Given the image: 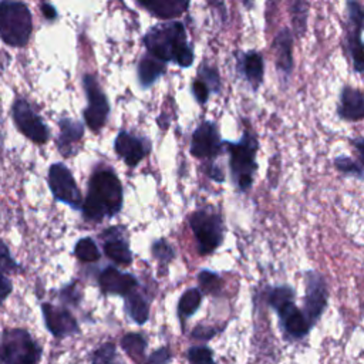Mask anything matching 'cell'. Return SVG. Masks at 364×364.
I'll return each instance as SVG.
<instances>
[{"label":"cell","mask_w":364,"mask_h":364,"mask_svg":"<svg viewBox=\"0 0 364 364\" xmlns=\"http://www.w3.org/2000/svg\"><path fill=\"white\" fill-rule=\"evenodd\" d=\"M148 54L168 63L173 61L179 67H189L193 63V50L188 43L185 26L181 21L161 23L151 27L144 36Z\"/></svg>","instance_id":"cell-2"},{"label":"cell","mask_w":364,"mask_h":364,"mask_svg":"<svg viewBox=\"0 0 364 364\" xmlns=\"http://www.w3.org/2000/svg\"><path fill=\"white\" fill-rule=\"evenodd\" d=\"M191 229L196 237L198 250L200 255L212 253L223 240V222L222 218L210 210L202 208L189 216Z\"/></svg>","instance_id":"cell-7"},{"label":"cell","mask_w":364,"mask_h":364,"mask_svg":"<svg viewBox=\"0 0 364 364\" xmlns=\"http://www.w3.org/2000/svg\"><path fill=\"white\" fill-rule=\"evenodd\" d=\"M202 301V293L199 289H188L179 299L178 303V314L182 320H186L188 317H191L198 307L200 306Z\"/></svg>","instance_id":"cell-25"},{"label":"cell","mask_w":364,"mask_h":364,"mask_svg":"<svg viewBox=\"0 0 364 364\" xmlns=\"http://www.w3.org/2000/svg\"><path fill=\"white\" fill-rule=\"evenodd\" d=\"M334 166L340 173L346 176H353L358 179L364 178V164L361 161H354L350 156L341 155L334 158Z\"/></svg>","instance_id":"cell-27"},{"label":"cell","mask_w":364,"mask_h":364,"mask_svg":"<svg viewBox=\"0 0 364 364\" xmlns=\"http://www.w3.org/2000/svg\"><path fill=\"white\" fill-rule=\"evenodd\" d=\"M1 274H6L7 272H14V270H21L20 264L10 256L9 249L4 243H1Z\"/></svg>","instance_id":"cell-36"},{"label":"cell","mask_w":364,"mask_h":364,"mask_svg":"<svg viewBox=\"0 0 364 364\" xmlns=\"http://www.w3.org/2000/svg\"><path fill=\"white\" fill-rule=\"evenodd\" d=\"M307 14H309V4L306 1H293L290 6V16L293 30L297 37H301L307 28Z\"/></svg>","instance_id":"cell-26"},{"label":"cell","mask_w":364,"mask_h":364,"mask_svg":"<svg viewBox=\"0 0 364 364\" xmlns=\"http://www.w3.org/2000/svg\"><path fill=\"white\" fill-rule=\"evenodd\" d=\"M40 344L24 328H6L1 336V364H37Z\"/></svg>","instance_id":"cell-6"},{"label":"cell","mask_w":364,"mask_h":364,"mask_svg":"<svg viewBox=\"0 0 364 364\" xmlns=\"http://www.w3.org/2000/svg\"><path fill=\"white\" fill-rule=\"evenodd\" d=\"M199 78H202L212 91L218 92L219 88H220V81H219V74L218 71L213 68V67H208L206 64L200 67L199 70Z\"/></svg>","instance_id":"cell-34"},{"label":"cell","mask_w":364,"mask_h":364,"mask_svg":"<svg viewBox=\"0 0 364 364\" xmlns=\"http://www.w3.org/2000/svg\"><path fill=\"white\" fill-rule=\"evenodd\" d=\"M101 237L104 239L102 249L108 259L118 264H131L132 253L129 250L128 242L122 237V226H111L101 233Z\"/></svg>","instance_id":"cell-16"},{"label":"cell","mask_w":364,"mask_h":364,"mask_svg":"<svg viewBox=\"0 0 364 364\" xmlns=\"http://www.w3.org/2000/svg\"><path fill=\"white\" fill-rule=\"evenodd\" d=\"M188 361L189 364H216L213 360L212 350L206 346H195L188 350Z\"/></svg>","instance_id":"cell-31"},{"label":"cell","mask_w":364,"mask_h":364,"mask_svg":"<svg viewBox=\"0 0 364 364\" xmlns=\"http://www.w3.org/2000/svg\"><path fill=\"white\" fill-rule=\"evenodd\" d=\"M82 87L88 100V105L82 112L85 124L91 131H98L105 125L109 114L107 95L102 92L95 77L91 74H85L82 77Z\"/></svg>","instance_id":"cell-10"},{"label":"cell","mask_w":364,"mask_h":364,"mask_svg":"<svg viewBox=\"0 0 364 364\" xmlns=\"http://www.w3.org/2000/svg\"><path fill=\"white\" fill-rule=\"evenodd\" d=\"M125 311L136 324H144L149 316L148 303L136 290L125 297Z\"/></svg>","instance_id":"cell-24"},{"label":"cell","mask_w":364,"mask_h":364,"mask_svg":"<svg viewBox=\"0 0 364 364\" xmlns=\"http://www.w3.org/2000/svg\"><path fill=\"white\" fill-rule=\"evenodd\" d=\"M273 51L277 71L283 75V78H289L293 71V36L291 31L284 27L282 28L274 40H273Z\"/></svg>","instance_id":"cell-18"},{"label":"cell","mask_w":364,"mask_h":364,"mask_svg":"<svg viewBox=\"0 0 364 364\" xmlns=\"http://www.w3.org/2000/svg\"><path fill=\"white\" fill-rule=\"evenodd\" d=\"M237 70L256 91L260 82L263 81V74H264L263 55L255 50L242 53L240 57H237Z\"/></svg>","instance_id":"cell-21"},{"label":"cell","mask_w":364,"mask_h":364,"mask_svg":"<svg viewBox=\"0 0 364 364\" xmlns=\"http://www.w3.org/2000/svg\"><path fill=\"white\" fill-rule=\"evenodd\" d=\"M327 284L326 279L318 272L306 273V296L303 313L311 323V326L320 318L327 304Z\"/></svg>","instance_id":"cell-12"},{"label":"cell","mask_w":364,"mask_h":364,"mask_svg":"<svg viewBox=\"0 0 364 364\" xmlns=\"http://www.w3.org/2000/svg\"><path fill=\"white\" fill-rule=\"evenodd\" d=\"M74 255L81 262H95L101 257V252L98 250L95 242L91 237H81L74 246Z\"/></svg>","instance_id":"cell-28"},{"label":"cell","mask_w":364,"mask_h":364,"mask_svg":"<svg viewBox=\"0 0 364 364\" xmlns=\"http://www.w3.org/2000/svg\"><path fill=\"white\" fill-rule=\"evenodd\" d=\"M205 172H206V175H208L209 178H212V179L216 181V182H223V179H225L223 172H222L220 168L216 166V165H209Z\"/></svg>","instance_id":"cell-38"},{"label":"cell","mask_w":364,"mask_h":364,"mask_svg":"<svg viewBox=\"0 0 364 364\" xmlns=\"http://www.w3.org/2000/svg\"><path fill=\"white\" fill-rule=\"evenodd\" d=\"M353 145L357 151V154L360 155V161L364 164V138L363 136H357L353 139Z\"/></svg>","instance_id":"cell-40"},{"label":"cell","mask_w":364,"mask_h":364,"mask_svg":"<svg viewBox=\"0 0 364 364\" xmlns=\"http://www.w3.org/2000/svg\"><path fill=\"white\" fill-rule=\"evenodd\" d=\"M33 31L31 13L21 1L0 3V37L11 47H24Z\"/></svg>","instance_id":"cell-4"},{"label":"cell","mask_w":364,"mask_h":364,"mask_svg":"<svg viewBox=\"0 0 364 364\" xmlns=\"http://www.w3.org/2000/svg\"><path fill=\"white\" fill-rule=\"evenodd\" d=\"M124 202L122 185L115 172L108 168L97 169L88 182V193L82 205V216L90 222H101L117 215Z\"/></svg>","instance_id":"cell-1"},{"label":"cell","mask_w":364,"mask_h":364,"mask_svg":"<svg viewBox=\"0 0 364 364\" xmlns=\"http://www.w3.org/2000/svg\"><path fill=\"white\" fill-rule=\"evenodd\" d=\"M165 68H166V63H164V61L155 58V57L151 55V54L144 55V57L139 60L138 68H136L139 84H141L144 88L151 87V85L165 73Z\"/></svg>","instance_id":"cell-23"},{"label":"cell","mask_w":364,"mask_h":364,"mask_svg":"<svg viewBox=\"0 0 364 364\" xmlns=\"http://www.w3.org/2000/svg\"><path fill=\"white\" fill-rule=\"evenodd\" d=\"M269 304L279 314L283 330L293 338L304 337L311 323L306 314L294 304V291L289 286H279L270 291Z\"/></svg>","instance_id":"cell-5"},{"label":"cell","mask_w":364,"mask_h":364,"mask_svg":"<svg viewBox=\"0 0 364 364\" xmlns=\"http://www.w3.org/2000/svg\"><path fill=\"white\" fill-rule=\"evenodd\" d=\"M114 357H115V346L111 343H107L95 351L92 364H124L122 361Z\"/></svg>","instance_id":"cell-33"},{"label":"cell","mask_w":364,"mask_h":364,"mask_svg":"<svg viewBox=\"0 0 364 364\" xmlns=\"http://www.w3.org/2000/svg\"><path fill=\"white\" fill-rule=\"evenodd\" d=\"M209 92H210V88L202 78H196L192 82V94H193V97L196 98L198 102L205 104L209 98Z\"/></svg>","instance_id":"cell-35"},{"label":"cell","mask_w":364,"mask_h":364,"mask_svg":"<svg viewBox=\"0 0 364 364\" xmlns=\"http://www.w3.org/2000/svg\"><path fill=\"white\" fill-rule=\"evenodd\" d=\"M223 145L229 152V168L230 175L242 192H246L253 183V175L256 171V152L259 148L257 139L249 132L245 131L239 142H228Z\"/></svg>","instance_id":"cell-3"},{"label":"cell","mask_w":364,"mask_h":364,"mask_svg":"<svg viewBox=\"0 0 364 364\" xmlns=\"http://www.w3.org/2000/svg\"><path fill=\"white\" fill-rule=\"evenodd\" d=\"M121 346L136 361L146 347V340L141 334L129 333L121 338Z\"/></svg>","instance_id":"cell-29"},{"label":"cell","mask_w":364,"mask_h":364,"mask_svg":"<svg viewBox=\"0 0 364 364\" xmlns=\"http://www.w3.org/2000/svg\"><path fill=\"white\" fill-rule=\"evenodd\" d=\"M337 115L350 122L364 119V92L358 88L344 85L337 104Z\"/></svg>","instance_id":"cell-17"},{"label":"cell","mask_w":364,"mask_h":364,"mask_svg":"<svg viewBox=\"0 0 364 364\" xmlns=\"http://www.w3.org/2000/svg\"><path fill=\"white\" fill-rule=\"evenodd\" d=\"M136 4L148 10L149 14L164 20L181 16L189 7V1H182V0H158V1L138 0Z\"/></svg>","instance_id":"cell-22"},{"label":"cell","mask_w":364,"mask_h":364,"mask_svg":"<svg viewBox=\"0 0 364 364\" xmlns=\"http://www.w3.org/2000/svg\"><path fill=\"white\" fill-rule=\"evenodd\" d=\"M98 284L104 294H118L127 297L135 291L138 280L129 273H122L114 266H107L98 274Z\"/></svg>","instance_id":"cell-15"},{"label":"cell","mask_w":364,"mask_h":364,"mask_svg":"<svg viewBox=\"0 0 364 364\" xmlns=\"http://www.w3.org/2000/svg\"><path fill=\"white\" fill-rule=\"evenodd\" d=\"M169 360H171L169 350L166 347H162L149 355L148 364H166Z\"/></svg>","instance_id":"cell-37"},{"label":"cell","mask_w":364,"mask_h":364,"mask_svg":"<svg viewBox=\"0 0 364 364\" xmlns=\"http://www.w3.org/2000/svg\"><path fill=\"white\" fill-rule=\"evenodd\" d=\"M11 117L21 134L36 144H46L50 131L43 119L34 112L31 105L24 98H17L11 107Z\"/></svg>","instance_id":"cell-11"},{"label":"cell","mask_w":364,"mask_h":364,"mask_svg":"<svg viewBox=\"0 0 364 364\" xmlns=\"http://www.w3.org/2000/svg\"><path fill=\"white\" fill-rule=\"evenodd\" d=\"M40 9H41L43 16H44L47 20H54V18L57 17V10H55L50 3H41Z\"/></svg>","instance_id":"cell-39"},{"label":"cell","mask_w":364,"mask_h":364,"mask_svg":"<svg viewBox=\"0 0 364 364\" xmlns=\"http://www.w3.org/2000/svg\"><path fill=\"white\" fill-rule=\"evenodd\" d=\"M47 181L50 191L57 200L71 206L73 209H82L84 200L81 191L77 186L71 171L64 164H53L48 169Z\"/></svg>","instance_id":"cell-9"},{"label":"cell","mask_w":364,"mask_h":364,"mask_svg":"<svg viewBox=\"0 0 364 364\" xmlns=\"http://www.w3.org/2000/svg\"><path fill=\"white\" fill-rule=\"evenodd\" d=\"M346 50L355 73H364V7L358 1H347Z\"/></svg>","instance_id":"cell-8"},{"label":"cell","mask_w":364,"mask_h":364,"mask_svg":"<svg viewBox=\"0 0 364 364\" xmlns=\"http://www.w3.org/2000/svg\"><path fill=\"white\" fill-rule=\"evenodd\" d=\"M114 149L128 166H136L149 151L139 138L127 131L118 132L114 142Z\"/></svg>","instance_id":"cell-19"},{"label":"cell","mask_w":364,"mask_h":364,"mask_svg":"<svg viewBox=\"0 0 364 364\" xmlns=\"http://www.w3.org/2000/svg\"><path fill=\"white\" fill-rule=\"evenodd\" d=\"M41 311L46 327L54 337L64 338L80 331L78 323L70 313V310L64 307H55L51 303H43Z\"/></svg>","instance_id":"cell-14"},{"label":"cell","mask_w":364,"mask_h":364,"mask_svg":"<svg viewBox=\"0 0 364 364\" xmlns=\"http://www.w3.org/2000/svg\"><path fill=\"white\" fill-rule=\"evenodd\" d=\"M151 250H152V256L159 262L169 263L173 259V249L165 239L155 240Z\"/></svg>","instance_id":"cell-32"},{"label":"cell","mask_w":364,"mask_h":364,"mask_svg":"<svg viewBox=\"0 0 364 364\" xmlns=\"http://www.w3.org/2000/svg\"><path fill=\"white\" fill-rule=\"evenodd\" d=\"M198 282L200 289L208 294H218L222 289V280L220 277L209 270H202L198 274Z\"/></svg>","instance_id":"cell-30"},{"label":"cell","mask_w":364,"mask_h":364,"mask_svg":"<svg viewBox=\"0 0 364 364\" xmlns=\"http://www.w3.org/2000/svg\"><path fill=\"white\" fill-rule=\"evenodd\" d=\"M58 128H60V134L55 141L58 151L64 156L74 155L77 152L75 144L84 135V125L80 121H75L73 118H61L58 121Z\"/></svg>","instance_id":"cell-20"},{"label":"cell","mask_w":364,"mask_h":364,"mask_svg":"<svg viewBox=\"0 0 364 364\" xmlns=\"http://www.w3.org/2000/svg\"><path fill=\"white\" fill-rule=\"evenodd\" d=\"M223 141L220 139L218 127L212 121H203L193 131L191 138V154L195 158L210 159L220 154Z\"/></svg>","instance_id":"cell-13"},{"label":"cell","mask_w":364,"mask_h":364,"mask_svg":"<svg viewBox=\"0 0 364 364\" xmlns=\"http://www.w3.org/2000/svg\"><path fill=\"white\" fill-rule=\"evenodd\" d=\"M10 291H11L10 280L6 277V274H1V299L4 300Z\"/></svg>","instance_id":"cell-41"}]
</instances>
